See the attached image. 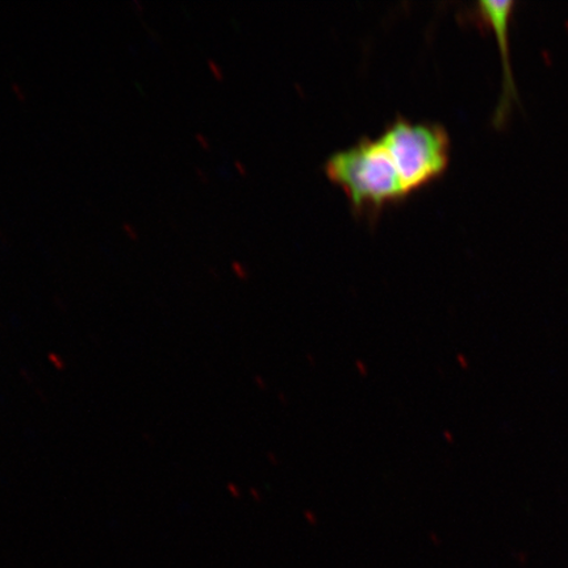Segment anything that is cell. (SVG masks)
Wrapping results in <instances>:
<instances>
[{
	"label": "cell",
	"instance_id": "6da1fadb",
	"mask_svg": "<svg viewBox=\"0 0 568 568\" xmlns=\"http://www.w3.org/2000/svg\"><path fill=\"white\" fill-rule=\"evenodd\" d=\"M325 173L344 191L352 209L361 216H378L388 205L408 197L379 138L361 139L357 144L332 154L326 160Z\"/></svg>",
	"mask_w": 568,
	"mask_h": 568
},
{
	"label": "cell",
	"instance_id": "7a4b0ae2",
	"mask_svg": "<svg viewBox=\"0 0 568 568\" xmlns=\"http://www.w3.org/2000/svg\"><path fill=\"white\" fill-rule=\"evenodd\" d=\"M409 195L442 178L450 162V138L443 125L397 118L379 136Z\"/></svg>",
	"mask_w": 568,
	"mask_h": 568
},
{
	"label": "cell",
	"instance_id": "3957f363",
	"mask_svg": "<svg viewBox=\"0 0 568 568\" xmlns=\"http://www.w3.org/2000/svg\"><path fill=\"white\" fill-rule=\"evenodd\" d=\"M515 4V0H488V2L481 0L471 11V19L475 23L491 27L497 40H499L504 81L500 101L497 103L494 115L496 126L506 124L514 103L518 101V92L509 59V20Z\"/></svg>",
	"mask_w": 568,
	"mask_h": 568
}]
</instances>
